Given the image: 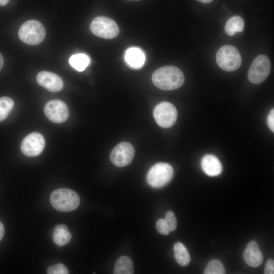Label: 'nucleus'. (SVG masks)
Returning <instances> with one entry per match:
<instances>
[{
	"label": "nucleus",
	"instance_id": "nucleus-1",
	"mask_svg": "<svg viewBox=\"0 0 274 274\" xmlns=\"http://www.w3.org/2000/svg\"><path fill=\"white\" fill-rule=\"evenodd\" d=\"M152 80L158 88L164 90H172L180 87L185 80L184 75L176 66L167 65L161 67L153 74Z\"/></svg>",
	"mask_w": 274,
	"mask_h": 274
},
{
	"label": "nucleus",
	"instance_id": "nucleus-2",
	"mask_svg": "<svg viewBox=\"0 0 274 274\" xmlns=\"http://www.w3.org/2000/svg\"><path fill=\"white\" fill-rule=\"evenodd\" d=\"M50 200L53 207L61 212H70L79 206L80 199L78 194L73 190L59 188L53 191Z\"/></svg>",
	"mask_w": 274,
	"mask_h": 274
},
{
	"label": "nucleus",
	"instance_id": "nucleus-3",
	"mask_svg": "<svg viewBox=\"0 0 274 274\" xmlns=\"http://www.w3.org/2000/svg\"><path fill=\"white\" fill-rule=\"evenodd\" d=\"M46 30L43 25L36 20H29L20 27L18 37L21 41L29 45H37L45 39Z\"/></svg>",
	"mask_w": 274,
	"mask_h": 274
},
{
	"label": "nucleus",
	"instance_id": "nucleus-4",
	"mask_svg": "<svg viewBox=\"0 0 274 274\" xmlns=\"http://www.w3.org/2000/svg\"><path fill=\"white\" fill-rule=\"evenodd\" d=\"M216 59L218 66L227 72L236 70L242 62V56L238 50L230 45L223 46L218 50Z\"/></svg>",
	"mask_w": 274,
	"mask_h": 274
},
{
	"label": "nucleus",
	"instance_id": "nucleus-5",
	"mask_svg": "<svg viewBox=\"0 0 274 274\" xmlns=\"http://www.w3.org/2000/svg\"><path fill=\"white\" fill-rule=\"evenodd\" d=\"M173 175L174 169L172 165L167 163L159 162L149 169L146 180L151 187L160 188L167 185Z\"/></svg>",
	"mask_w": 274,
	"mask_h": 274
},
{
	"label": "nucleus",
	"instance_id": "nucleus-6",
	"mask_svg": "<svg viewBox=\"0 0 274 274\" xmlns=\"http://www.w3.org/2000/svg\"><path fill=\"white\" fill-rule=\"evenodd\" d=\"M90 29L94 35L106 39L114 38L119 33V28L115 21L105 16L94 18L90 24Z\"/></svg>",
	"mask_w": 274,
	"mask_h": 274
},
{
	"label": "nucleus",
	"instance_id": "nucleus-7",
	"mask_svg": "<svg viewBox=\"0 0 274 274\" xmlns=\"http://www.w3.org/2000/svg\"><path fill=\"white\" fill-rule=\"evenodd\" d=\"M270 68V61L267 56H257L252 62L248 73L249 81L255 84L263 82L267 78Z\"/></svg>",
	"mask_w": 274,
	"mask_h": 274
},
{
	"label": "nucleus",
	"instance_id": "nucleus-8",
	"mask_svg": "<svg viewBox=\"0 0 274 274\" xmlns=\"http://www.w3.org/2000/svg\"><path fill=\"white\" fill-rule=\"evenodd\" d=\"M153 117L157 124L163 128L172 126L176 122L178 112L176 107L171 103L163 101L154 108Z\"/></svg>",
	"mask_w": 274,
	"mask_h": 274
},
{
	"label": "nucleus",
	"instance_id": "nucleus-9",
	"mask_svg": "<svg viewBox=\"0 0 274 274\" xmlns=\"http://www.w3.org/2000/svg\"><path fill=\"white\" fill-rule=\"evenodd\" d=\"M135 150L133 146L127 142L117 144L112 150L110 158L115 165L123 167L129 164L133 159Z\"/></svg>",
	"mask_w": 274,
	"mask_h": 274
},
{
	"label": "nucleus",
	"instance_id": "nucleus-10",
	"mask_svg": "<svg viewBox=\"0 0 274 274\" xmlns=\"http://www.w3.org/2000/svg\"><path fill=\"white\" fill-rule=\"evenodd\" d=\"M44 112L51 122L61 123L65 122L69 116V110L66 104L59 99L48 101L45 106Z\"/></svg>",
	"mask_w": 274,
	"mask_h": 274
},
{
	"label": "nucleus",
	"instance_id": "nucleus-11",
	"mask_svg": "<svg viewBox=\"0 0 274 274\" xmlns=\"http://www.w3.org/2000/svg\"><path fill=\"white\" fill-rule=\"evenodd\" d=\"M45 146V140L40 133L33 132L26 136L21 144L22 152L28 157L40 155Z\"/></svg>",
	"mask_w": 274,
	"mask_h": 274
},
{
	"label": "nucleus",
	"instance_id": "nucleus-12",
	"mask_svg": "<svg viewBox=\"0 0 274 274\" xmlns=\"http://www.w3.org/2000/svg\"><path fill=\"white\" fill-rule=\"evenodd\" d=\"M38 83L52 92L61 91L63 87L62 79L55 73L48 71H41L37 76Z\"/></svg>",
	"mask_w": 274,
	"mask_h": 274
},
{
	"label": "nucleus",
	"instance_id": "nucleus-13",
	"mask_svg": "<svg viewBox=\"0 0 274 274\" xmlns=\"http://www.w3.org/2000/svg\"><path fill=\"white\" fill-rule=\"evenodd\" d=\"M243 257L246 263L253 267L260 265L263 260V255L254 241L248 243L244 250Z\"/></svg>",
	"mask_w": 274,
	"mask_h": 274
},
{
	"label": "nucleus",
	"instance_id": "nucleus-14",
	"mask_svg": "<svg viewBox=\"0 0 274 274\" xmlns=\"http://www.w3.org/2000/svg\"><path fill=\"white\" fill-rule=\"evenodd\" d=\"M201 165L203 171L209 176H218L222 172L220 161L216 156L212 154L204 155L201 159Z\"/></svg>",
	"mask_w": 274,
	"mask_h": 274
},
{
	"label": "nucleus",
	"instance_id": "nucleus-15",
	"mask_svg": "<svg viewBox=\"0 0 274 274\" xmlns=\"http://www.w3.org/2000/svg\"><path fill=\"white\" fill-rule=\"evenodd\" d=\"M124 59L129 66L138 69L145 63V55L143 50L138 47H130L125 53Z\"/></svg>",
	"mask_w": 274,
	"mask_h": 274
},
{
	"label": "nucleus",
	"instance_id": "nucleus-16",
	"mask_svg": "<svg viewBox=\"0 0 274 274\" xmlns=\"http://www.w3.org/2000/svg\"><path fill=\"white\" fill-rule=\"evenodd\" d=\"M71 237L72 235L65 225L60 224L55 227L53 240L58 246L61 247L67 244L70 242Z\"/></svg>",
	"mask_w": 274,
	"mask_h": 274
},
{
	"label": "nucleus",
	"instance_id": "nucleus-17",
	"mask_svg": "<svg viewBox=\"0 0 274 274\" xmlns=\"http://www.w3.org/2000/svg\"><path fill=\"white\" fill-rule=\"evenodd\" d=\"M133 265L130 258L126 256L119 257L116 261L114 269L115 274L133 273Z\"/></svg>",
	"mask_w": 274,
	"mask_h": 274
},
{
	"label": "nucleus",
	"instance_id": "nucleus-18",
	"mask_svg": "<svg viewBox=\"0 0 274 274\" xmlns=\"http://www.w3.org/2000/svg\"><path fill=\"white\" fill-rule=\"evenodd\" d=\"M174 257L177 262L181 266H186L190 262V255L184 245L180 243H176L173 247Z\"/></svg>",
	"mask_w": 274,
	"mask_h": 274
},
{
	"label": "nucleus",
	"instance_id": "nucleus-19",
	"mask_svg": "<svg viewBox=\"0 0 274 274\" xmlns=\"http://www.w3.org/2000/svg\"><path fill=\"white\" fill-rule=\"evenodd\" d=\"M245 22L243 18L238 16L231 17L227 21L225 31L229 36H232L236 32H242L244 29Z\"/></svg>",
	"mask_w": 274,
	"mask_h": 274
},
{
	"label": "nucleus",
	"instance_id": "nucleus-20",
	"mask_svg": "<svg viewBox=\"0 0 274 274\" xmlns=\"http://www.w3.org/2000/svg\"><path fill=\"white\" fill-rule=\"evenodd\" d=\"M68 61L74 68L79 72H82L89 64L90 58L85 54L78 53L71 56Z\"/></svg>",
	"mask_w": 274,
	"mask_h": 274
},
{
	"label": "nucleus",
	"instance_id": "nucleus-21",
	"mask_svg": "<svg viewBox=\"0 0 274 274\" xmlns=\"http://www.w3.org/2000/svg\"><path fill=\"white\" fill-rule=\"evenodd\" d=\"M14 107V101L10 97H0V121L7 118Z\"/></svg>",
	"mask_w": 274,
	"mask_h": 274
},
{
	"label": "nucleus",
	"instance_id": "nucleus-22",
	"mask_svg": "<svg viewBox=\"0 0 274 274\" xmlns=\"http://www.w3.org/2000/svg\"><path fill=\"white\" fill-rule=\"evenodd\" d=\"M225 273L224 266L217 259L211 260L204 270L205 274H223Z\"/></svg>",
	"mask_w": 274,
	"mask_h": 274
},
{
	"label": "nucleus",
	"instance_id": "nucleus-23",
	"mask_svg": "<svg viewBox=\"0 0 274 274\" xmlns=\"http://www.w3.org/2000/svg\"><path fill=\"white\" fill-rule=\"evenodd\" d=\"M47 272L48 274L69 273L67 267L64 264L61 263H57L49 267Z\"/></svg>",
	"mask_w": 274,
	"mask_h": 274
},
{
	"label": "nucleus",
	"instance_id": "nucleus-24",
	"mask_svg": "<svg viewBox=\"0 0 274 274\" xmlns=\"http://www.w3.org/2000/svg\"><path fill=\"white\" fill-rule=\"evenodd\" d=\"M170 231H174L177 227V219L174 213L170 211H168L164 218Z\"/></svg>",
	"mask_w": 274,
	"mask_h": 274
},
{
	"label": "nucleus",
	"instance_id": "nucleus-25",
	"mask_svg": "<svg viewBox=\"0 0 274 274\" xmlns=\"http://www.w3.org/2000/svg\"><path fill=\"white\" fill-rule=\"evenodd\" d=\"M156 228L159 233L163 235H167L170 231L164 219H159L156 222Z\"/></svg>",
	"mask_w": 274,
	"mask_h": 274
},
{
	"label": "nucleus",
	"instance_id": "nucleus-26",
	"mask_svg": "<svg viewBox=\"0 0 274 274\" xmlns=\"http://www.w3.org/2000/svg\"><path fill=\"white\" fill-rule=\"evenodd\" d=\"M264 273H274V261L273 260L269 259L266 261L264 268Z\"/></svg>",
	"mask_w": 274,
	"mask_h": 274
},
{
	"label": "nucleus",
	"instance_id": "nucleus-27",
	"mask_svg": "<svg viewBox=\"0 0 274 274\" xmlns=\"http://www.w3.org/2000/svg\"><path fill=\"white\" fill-rule=\"evenodd\" d=\"M267 123L269 129L274 132V110L271 109L267 117Z\"/></svg>",
	"mask_w": 274,
	"mask_h": 274
},
{
	"label": "nucleus",
	"instance_id": "nucleus-28",
	"mask_svg": "<svg viewBox=\"0 0 274 274\" xmlns=\"http://www.w3.org/2000/svg\"><path fill=\"white\" fill-rule=\"evenodd\" d=\"M5 234V228L3 224L0 221V241L3 239Z\"/></svg>",
	"mask_w": 274,
	"mask_h": 274
},
{
	"label": "nucleus",
	"instance_id": "nucleus-29",
	"mask_svg": "<svg viewBox=\"0 0 274 274\" xmlns=\"http://www.w3.org/2000/svg\"><path fill=\"white\" fill-rule=\"evenodd\" d=\"M4 65V59L2 55L0 53V71L2 70Z\"/></svg>",
	"mask_w": 274,
	"mask_h": 274
},
{
	"label": "nucleus",
	"instance_id": "nucleus-30",
	"mask_svg": "<svg viewBox=\"0 0 274 274\" xmlns=\"http://www.w3.org/2000/svg\"><path fill=\"white\" fill-rule=\"evenodd\" d=\"M10 0H0V6H4L6 5Z\"/></svg>",
	"mask_w": 274,
	"mask_h": 274
},
{
	"label": "nucleus",
	"instance_id": "nucleus-31",
	"mask_svg": "<svg viewBox=\"0 0 274 274\" xmlns=\"http://www.w3.org/2000/svg\"><path fill=\"white\" fill-rule=\"evenodd\" d=\"M197 1L202 3L208 4V3H211L213 0H197Z\"/></svg>",
	"mask_w": 274,
	"mask_h": 274
}]
</instances>
